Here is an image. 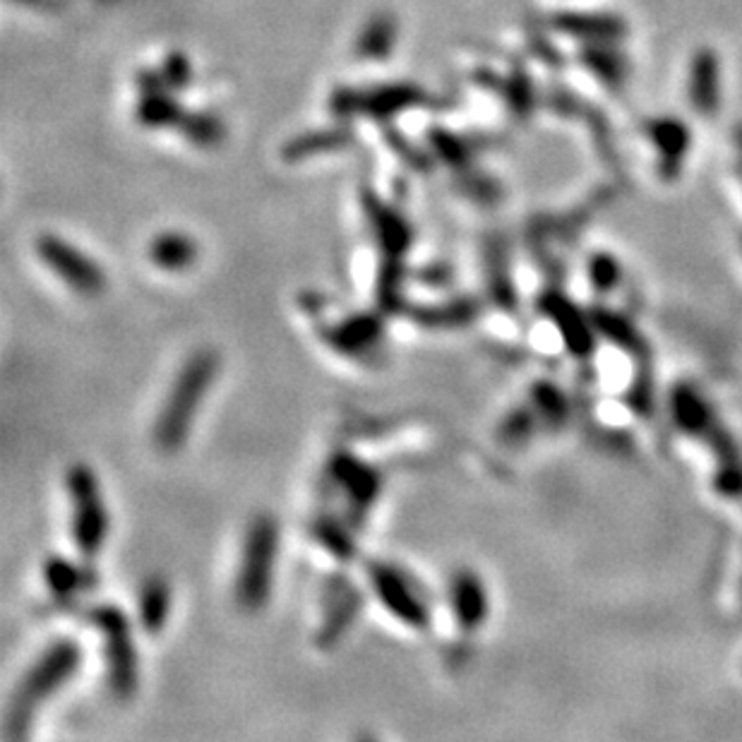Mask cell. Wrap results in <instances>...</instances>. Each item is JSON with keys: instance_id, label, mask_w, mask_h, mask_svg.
<instances>
[{"instance_id": "6da1fadb", "label": "cell", "mask_w": 742, "mask_h": 742, "mask_svg": "<svg viewBox=\"0 0 742 742\" xmlns=\"http://www.w3.org/2000/svg\"><path fill=\"white\" fill-rule=\"evenodd\" d=\"M217 375L219 356L212 349L193 354L178 370L154 425V443L161 452H178L185 445L197 411L205 401V394L214 385Z\"/></svg>"}, {"instance_id": "7a4b0ae2", "label": "cell", "mask_w": 742, "mask_h": 742, "mask_svg": "<svg viewBox=\"0 0 742 742\" xmlns=\"http://www.w3.org/2000/svg\"><path fill=\"white\" fill-rule=\"evenodd\" d=\"M276 560H280V524L270 515L255 517L243 541L236 574V603L246 613L262 610L270 598Z\"/></svg>"}, {"instance_id": "3957f363", "label": "cell", "mask_w": 742, "mask_h": 742, "mask_svg": "<svg viewBox=\"0 0 742 742\" xmlns=\"http://www.w3.org/2000/svg\"><path fill=\"white\" fill-rule=\"evenodd\" d=\"M67 500H71V533L87 560L99 558L109 539V509L103 503L97 473L87 463H73L65 477Z\"/></svg>"}, {"instance_id": "277c9868", "label": "cell", "mask_w": 742, "mask_h": 742, "mask_svg": "<svg viewBox=\"0 0 742 742\" xmlns=\"http://www.w3.org/2000/svg\"><path fill=\"white\" fill-rule=\"evenodd\" d=\"M91 624L101 632L107 644V668L111 690L121 697L133 694L137 688V654L131 640V622L119 606L95 608L89 616Z\"/></svg>"}, {"instance_id": "5b68a950", "label": "cell", "mask_w": 742, "mask_h": 742, "mask_svg": "<svg viewBox=\"0 0 742 742\" xmlns=\"http://www.w3.org/2000/svg\"><path fill=\"white\" fill-rule=\"evenodd\" d=\"M79 646L71 640H61L46 648L44 656L32 666V670L22 680V688L17 694V712L32 709L53 692L61 690L67 680L75 676L79 668Z\"/></svg>"}, {"instance_id": "8992f818", "label": "cell", "mask_w": 742, "mask_h": 742, "mask_svg": "<svg viewBox=\"0 0 742 742\" xmlns=\"http://www.w3.org/2000/svg\"><path fill=\"white\" fill-rule=\"evenodd\" d=\"M37 252L49 270L61 276L67 288L79 296H99L107 288V274L101 267L87 258L85 252L73 248L71 243L55 236H41L37 240Z\"/></svg>"}, {"instance_id": "52a82bcc", "label": "cell", "mask_w": 742, "mask_h": 742, "mask_svg": "<svg viewBox=\"0 0 742 742\" xmlns=\"http://www.w3.org/2000/svg\"><path fill=\"white\" fill-rule=\"evenodd\" d=\"M370 582H373L375 596L380 598L394 618L409 624L413 630H421L428 624V608L425 603L416 594V589L409 584V579L389 565H373L370 567Z\"/></svg>"}, {"instance_id": "ba28073f", "label": "cell", "mask_w": 742, "mask_h": 742, "mask_svg": "<svg viewBox=\"0 0 742 742\" xmlns=\"http://www.w3.org/2000/svg\"><path fill=\"white\" fill-rule=\"evenodd\" d=\"M449 603L459 630H479L485 618H489V594H485L481 579L469 570L457 572L455 579H452Z\"/></svg>"}, {"instance_id": "9c48e42d", "label": "cell", "mask_w": 742, "mask_h": 742, "mask_svg": "<svg viewBox=\"0 0 742 742\" xmlns=\"http://www.w3.org/2000/svg\"><path fill=\"white\" fill-rule=\"evenodd\" d=\"M149 260L164 272H185L197 260L195 240L183 234H161L149 246Z\"/></svg>"}, {"instance_id": "30bf717a", "label": "cell", "mask_w": 742, "mask_h": 742, "mask_svg": "<svg viewBox=\"0 0 742 742\" xmlns=\"http://www.w3.org/2000/svg\"><path fill=\"white\" fill-rule=\"evenodd\" d=\"M334 479L342 483V489L349 493L356 503L368 505L375 500L380 479L375 477V471H370L368 463L358 461L354 457H342L334 461Z\"/></svg>"}, {"instance_id": "8fae6325", "label": "cell", "mask_w": 742, "mask_h": 742, "mask_svg": "<svg viewBox=\"0 0 742 742\" xmlns=\"http://www.w3.org/2000/svg\"><path fill=\"white\" fill-rule=\"evenodd\" d=\"M171 608V589L161 577H149L140 591V622L147 634L164 630Z\"/></svg>"}, {"instance_id": "7c38bea8", "label": "cell", "mask_w": 742, "mask_h": 742, "mask_svg": "<svg viewBox=\"0 0 742 742\" xmlns=\"http://www.w3.org/2000/svg\"><path fill=\"white\" fill-rule=\"evenodd\" d=\"M44 582L49 586V591L58 598L75 596L85 589V572L79 567L65 558H49L44 562Z\"/></svg>"}, {"instance_id": "4fadbf2b", "label": "cell", "mask_w": 742, "mask_h": 742, "mask_svg": "<svg viewBox=\"0 0 742 742\" xmlns=\"http://www.w3.org/2000/svg\"><path fill=\"white\" fill-rule=\"evenodd\" d=\"M375 336H378V324L373 320L361 318V322L344 324V327L334 334L332 342L339 346L342 351H358V349H368V346L375 342Z\"/></svg>"}]
</instances>
